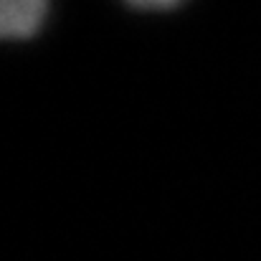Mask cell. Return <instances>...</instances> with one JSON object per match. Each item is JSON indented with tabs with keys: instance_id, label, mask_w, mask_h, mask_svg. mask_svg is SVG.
<instances>
[{
	"instance_id": "cell-1",
	"label": "cell",
	"mask_w": 261,
	"mask_h": 261,
	"mask_svg": "<svg viewBox=\"0 0 261 261\" xmlns=\"http://www.w3.org/2000/svg\"><path fill=\"white\" fill-rule=\"evenodd\" d=\"M48 0H0V31L5 38H31L43 25Z\"/></svg>"
},
{
	"instance_id": "cell-2",
	"label": "cell",
	"mask_w": 261,
	"mask_h": 261,
	"mask_svg": "<svg viewBox=\"0 0 261 261\" xmlns=\"http://www.w3.org/2000/svg\"><path fill=\"white\" fill-rule=\"evenodd\" d=\"M124 3H129L132 8H140V10H168V8L180 5L182 0H124Z\"/></svg>"
}]
</instances>
